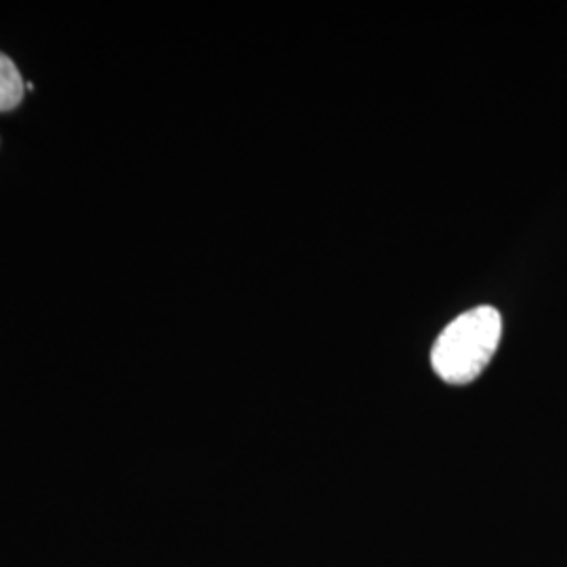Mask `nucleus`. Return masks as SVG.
Returning a JSON list of instances; mask_svg holds the SVG:
<instances>
[{
	"label": "nucleus",
	"mask_w": 567,
	"mask_h": 567,
	"mask_svg": "<svg viewBox=\"0 0 567 567\" xmlns=\"http://www.w3.org/2000/svg\"><path fill=\"white\" fill-rule=\"evenodd\" d=\"M503 337L498 309L482 305L444 328L431 349V365L447 385L473 383L494 358Z\"/></svg>",
	"instance_id": "nucleus-1"
},
{
	"label": "nucleus",
	"mask_w": 567,
	"mask_h": 567,
	"mask_svg": "<svg viewBox=\"0 0 567 567\" xmlns=\"http://www.w3.org/2000/svg\"><path fill=\"white\" fill-rule=\"evenodd\" d=\"M25 82L21 79L18 65L0 53V112L16 110L23 100Z\"/></svg>",
	"instance_id": "nucleus-2"
}]
</instances>
